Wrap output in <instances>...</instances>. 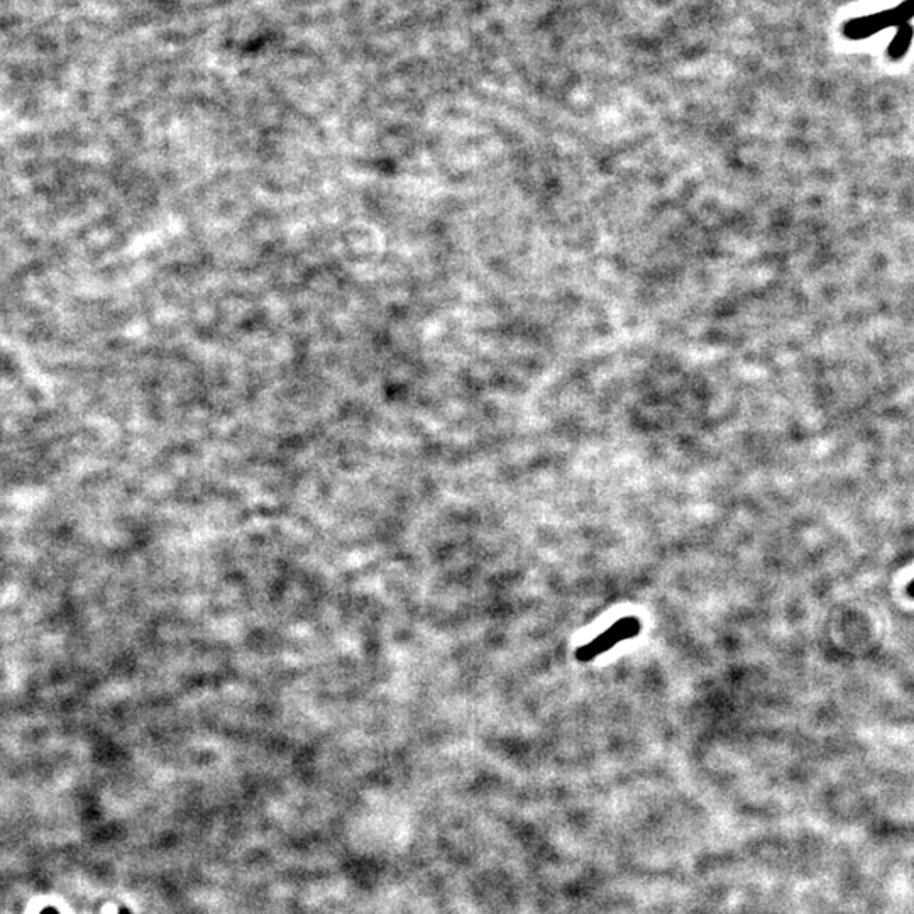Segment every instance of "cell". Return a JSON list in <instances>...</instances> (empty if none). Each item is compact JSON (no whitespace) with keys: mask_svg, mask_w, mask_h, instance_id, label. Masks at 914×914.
I'll return each mask as SVG.
<instances>
[{"mask_svg":"<svg viewBox=\"0 0 914 914\" xmlns=\"http://www.w3.org/2000/svg\"><path fill=\"white\" fill-rule=\"evenodd\" d=\"M911 17H914V0H906L904 4H901L893 11H884V13L874 14V16L851 21L845 26V34L853 39L867 38L870 34H876L884 28H891L896 24L904 26L906 21H910Z\"/></svg>","mask_w":914,"mask_h":914,"instance_id":"6da1fadb","label":"cell"},{"mask_svg":"<svg viewBox=\"0 0 914 914\" xmlns=\"http://www.w3.org/2000/svg\"><path fill=\"white\" fill-rule=\"evenodd\" d=\"M908 597L914 599V580L911 583H910V586H908Z\"/></svg>","mask_w":914,"mask_h":914,"instance_id":"3957f363","label":"cell"},{"mask_svg":"<svg viewBox=\"0 0 914 914\" xmlns=\"http://www.w3.org/2000/svg\"><path fill=\"white\" fill-rule=\"evenodd\" d=\"M911 39H913V28L910 24H904L899 30L898 36L893 39V43L889 47V55L893 58H901L911 45Z\"/></svg>","mask_w":914,"mask_h":914,"instance_id":"7a4b0ae2","label":"cell"}]
</instances>
